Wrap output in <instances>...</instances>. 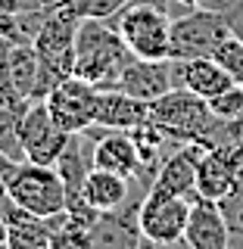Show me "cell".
Returning <instances> with one entry per match:
<instances>
[{"label":"cell","mask_w":243,"mask_h":249,"mask_svg":"<svg viewBox=\"0 0 243 249\" xmlns=\"http://www.w3.org/2000/svg\"><path fill=\"white\" fill-rule=\"evenodd\" d=\"M62 0H44V6H59Z\"/></svg>","instance_id":"1f68e13d"},{"label":"cell","mask_w":243,"mask_h":249,"mask_svg":"<svg viewBox=\"0 0 243 249\" xmlns=\"http://www.w3.org/2000/svg\"><path fill=\"white\" fill-rule=\"evenodd\" d=\"M209 109H212V115L222 119V122L243 119V84H234V88H228L224 93L212 97L209 100Z\"/></svg>","instance_id":"603a6c76"},{"label":"cell","mask_w":243,"mask_h":249,"mask_svg":"<svg viewBox=\"0 0 243 249\" xmlns=\"http://www.w3.org/2000/svg\"><path fill=\"white\" fill-rule=\"evenodd\" d=\"M190 218V199L187 196H168L159 190H147L140 202V237L156 240V243H178L184 240V228Z\"/></svg>","instance_id":"9c48e42d"},{"label":"cell","mask_w":243,"mask_h":249,"mask_svg":"<svg viewBox=\"0 0 243 249\" xmlns=\"http://www.w3.org/2000/svg\"><path fill=\"white\" fill-rule=\"evenodd\" d=\"M175 0H131L109 19L137 59H168V31Z\"/></svg>","instance_id":"3957f363"},{"label":"cell","mask_w":243,"mask_h":249,"mask_svg":"<svg viewBox=\"0 0 243 249\" xmlns=\"http://www.w3.org/2000/svg\"><path fill=\"white\" fill-rule=\"evenodd\" d=\"M6 41H0V106L6 109H25L28 100L19 97V90H16L13 84V75H10V56H6Z\"/></svg>","instance_id":"d4e9b609"},{"label":"cell","mask_w":243,"mask_h":249,"mask_svg":"<svg viewBox=\"0 0 243 249\" xmlns=\"http://www.w3.org/2000/svg\"><path fill=\"white\" fill-rule=\"evenodd\" d=\"M218 209H222V215H224V224H228L231 237L234 233L243 237V171L237 178V187H234L224 199H218Z\"/></svg>","instance_id":"cb8c5ba5"},{"label":"cell","mask_w":243,"mask_h":249,"mask_svg":"<svg viewBox=\"0 0 243 249\" xmlns=\"http://www.w3.org/2000/svg\"><path fill=\"white\" fill-rule=\"evenodd\" d=\"M203 150H209L203 140L181 143L159 165V171H156V178L150 184V190L168 193V196H187L193 202V199H197V159L203 156Z\"/></svg>","instance_id":"30bf717a"},{"label":"cell","mask_w":243,"mask_h":249,"mask_svg":"<svg viewBox=\"0 0 243 249\" xmlns=\"http://www.w3.org/2000/svg\"><path fill=\"white\" fill-rule=\"evenodd\" d=\"M3 196H6V178H0V202H3Z\"/></svg>","instance_id":"4dcf8cb0"},{"label":"cell","mask_w":243,"mask_h":249,"mask_svg":"<svg viewBox=\"0 0 243 249\" xmlns=\"http://www.w3.org/2000/svg\"><path fill=\"white\" fill-rule=\"evenodd\" d=\"M150 119V103L134 100L122 90H100L93 128L100 131H134Z\"/></svg>","instance_id":"2e32d148"},{"label":"cell","mask_w":243,"mask_h":249,"mask_svg":"<svg viewBox=\"0 0 243 249\" xmlns=\"http://www.w3.org/2000/svg\"><path fill=\"white\" fill-rule=\"evenodd\" d=\"M134 59L122 35L103 19H81L75 31V78L100 90H112L122 69Z\"/></svg>","instance_id":"6da1fadb"},{"label":"cell","mask_w":243,"mask_h":249,"mask_svg":"<svg viewBox=\"0 0 243 249\" xmlns=\"http://www.w3.org/2000/svg\"><path fill=\"white\" fill-rule=\"evenodd\" d=\"M78 22L72 13L50 6L47 19L41 22L37 35L31 37L37 56V81H35V93H31V103L35 100H47V93L56 88L59 81L72 78L75 72V31Z\"/></svg>","instance_id":"7a4b0ae2"},{"label":"cell","mask_w":243,"mask_h":249,"mask_svg":"<svg viewBox=\"0 0 243 249\" xmlns=\"http://www.w3.org/2000/svg\"><path fill=\"white\" fill-rule=\"evenodd\" d=\"M93 134H97V143H93V168L115 171V175L134 181L140 175V153H137V143L131 137V131L93 128Z\"/></svg>","instance_id":"9a60e30c"},{"label":"cell","mask_w":243,"mask_h":249,"mask_svg":"<svg viewBox=\"0 0 243 249\" xmlns=\"http://www.w3.org/2000/svg\"><path fill=\"white\" fill-rule=\"evenodd\" d=\"M175 3H178V0H175Z\"/></svg>","instance_id":"d6a6232c"},{"label":"cell","mask_w":243,"mask_h":249,"mask_svg":"<svg viewBox=\"0 0 243 249\" xmlns=\"http://www.w3.org/2000/svg\"><path fill=\"white\" fill-rule=\"evenodd\" d=\"M150 122L159 124L168 137L190 143V140H203L209 146V137L218 128V119L209 109V100L197 97L190 90L171 88L168 93H162L159 100L150 103Z\"/></svg>","instance_id":"277c9868"},{"label":"cell","mask_w":243,"mask_h":249,"mask_svg":"<svg viewBox=\"0 0 243 249\" xmlns=\"http://www.w3.org/2000/svg\"><path fill=\"white\" fill-rule=\"evenodd\" d=\"M16 165H19V162H13L10 156H3V153H0V178H10Z\"/></svg>","instance_id":"f1b7e54d"},{"label":"cell","mask_w":243,"mask_h":249,"mask_svg":"<svg viewBox=\"0 0 243 249\" xmlns=\"http://www.w3.org/2000/svg\"><path fill=\"white\" fill-rule=\"evenodd\" d=\"M6 196L37 218H53L66 212V187L53 165H37L28 159L19 162L6 178Z\"/></svg>","instance_id":"5b68a950"},{"label":"cell","mask_w":243,"mask_h":249,"mask_svg":"<svg viewBox=\"0 0 243 249\" xmlns=\"http://www.w3.org/2000/svg\"><path fill=\"white\" fill-rule=\"evenodd\" d=\"M187 10H209V13H222V16H231L243 10V0H178Z\"/></svg>","instance_id":"4316f807"},{"label":"cell","mask_w":243,"mask_h":249,"mask_svg":"<svg viewBox=\"0 0 243 249\" xmlns=\"http://www.w3.org/2000/svg\"><path fill=\"white\" fill-rule=\"evenodd\" d=\"M19 140H22V153H25L28 162L56 165L62 146L69 140V131H62L53 122V115H50L44 100H35V103L25 106V112L19 119Z\"/></svg>","instance_id":"ba28073f"},{"label":"cell","mask_w":243,"mask_h":249,"mask_svg":"<svg viewBox=\"0 0 243 249\" xmlns=\"http://www.w3.org/2000/svg\"><path fill=\"white\" fill-rule=\"evenodd\" d=\"M97 100H100V88L88 84L84 78H66L56 88L47 93V109H50L53 122L69 134L93 128V115H97Z\"/></svg>","instance_id":"52a82bcc"},{"label":"cell","mask_w":243,"mask_h":249,"mask_svg":"<svg viewBox=\"0 0 243 249\" xmlns=\"http://www.w3.org/2000/svg\"><path fill=\"white\" fill-rule=\"evenodd\" d=\"M134 190V181L115 175V171H103V168H93L88 178H84V187H81V199L93 206L97 212H112L119 209L125 199L131 196Z\"/></svg>","instance_id":"ac0fdd59"},{"label":"cell","mask_w":243,"mask_h":249,"mask_svg":"<svg viewBox=\"0 0 243 249\" xmlns=\"http://www.w3.org/2000/svg\"><path fill=\"white\" fill-rule=\"evenodd\" d=\"M0 215L10 224V240H6V249H50V224L47 218H37L19 209L10 196H3L0 202Z\"/></svg>","instance_id":"e0dca14e"},{"label":"cell","mask_w":243,"mask_h":249,"mask_svg":"<svg viewBox=\"0 0 243 249\" xmlns=\"http://www.w3.org/2000/svg\"><path fill=\"white\" fill-rule=\"evenodd\" d=\"M25 109H6L0 106V153L10 156L13 162H25L22 153V140H19V119Z\"/></svg>","instance_id":"44dd1931"},{"label":"cell","mask_w":243,"mask_h":249,"mask_svg":"<svg viewBox=\"0 0 243 249\" xmlns=\"http://www.w3.org/2000/svg\"><path fill=\"white\" fill-rule=\"evenodd\" d=\"M50 249H91V231L69 224V218H62V224L50 233Z\"/></svg>","instance_id":"484cf974"},{"label":"cell","mask_w":243,"mask_h":249,"mask_svg":"<svg viewBox=\"0 0 243 249\" xmlns=\"http://www.w3.org/2000/svg\"><path fill=\"white\" fill-rule=\"evenodd\" d=\"M231 22L222 13L209 10H187L184 16L171 19L168 31V59H197L212 56L215 47L231 37Z\"/></svg>","instance_id":"8992f818"},{"label":"cell","mask_w":243,"mask_h":249,"mask_svg":"<svg viewBox=\"0 0 243 249\" xmlns=\"http://www.w3.org/2000/svg\"><path fill=\"white\" fill-rule=\"evenodd\" d=\"M184 243L190 249H231V231L215 199L197 196L190 202V218L184 228Z\"/></svg>","instance_id":"5bb4252c"},{"label":"cell","mask_w":243,"mask_h":249,"mask_svg":"<svg viewBox=\"0 0 243 249\" xmlns=\"http://www.w3.org/2000/svg\"><path fill=\"white\" fill-rule=\"evenodd\" d=\"M112 90H122L134 100H144V103H153V100H159L162 93L171 90V59H137L134 56L122 69Z\"/></svg>","instance_id":"8fae6325"},{"label":"cell","mask_w":243,"mask_h":249,"mask_svg":"<svg viewBox=\"0 0 243 249\" xmlns=\"http://www.w3.org/2000/svg\"><path fill=\"white\" fill-rule=\"evenodd\" d=\"M171 88L212 100L228 88H234V81L212 56H197V59H171Z\"/></svg>","instance_id":"7c38bea8"},{"label":"cell","mask_w":243,"mask_h":249,"mask_svg":"<svg viewBox=\"0 0 243 249\" xmlns=\"http://www.w3.org/2000/svg\"><path fill=\"white\" fill-rule=\"evenodd\" d=\"M131 0H62L59 10L72 13L75 19H103V22H109Z\"/></svg>","instance_id":"ffe728a7"},{"label":"cell","mask_w":243,"mask_h":249,"mask_svg":"<svg viewBox=\"0 0 243 249\" xmlns=\"http://www.w3.org/2000/svg\"><path fill=\"white\" fill-rule=\"evenodd\" d=\"M6 240H10V224H6V218L0 215V249H6Z\"/></svg>","instance_id":"f546056e"},{"label":"cell","mask_w":243,"mask_h":249,"mask_svg":"<svg viewBox=\"0 0 243 249\" xmlns=\"http://www.w3.org/2000/svg\"><path fill=\"white\" fill-rule=\"evenodd\" d=\"M93 143H97L93 128L78 131V134H69L66 146H62V153L56 159V165H53L59 171V178H62V187H66V202L81 199L84 178L93 171Z\"/></svg>","instance_id":"4fadbf2b"},{"label":"cell","mask_w":243,"mask_h":249,"mask_svg":"<svg viewBox=\"0 0 243 249\" xmlns=\"http://www.w3.org/2000/svg\"><path fill=\"white\" fill-rule=\"evenodd\" d=\"M212 59L231 75V81H234V84H243V41H240L237 35L224 37V41L215 47Z\"/></svg>","instance_id":"7402d4cb"},{"label":"cell","mask_w":243,"mask_h":249,"mask_svg":"<svg viewBox=\"0 0 243 249\" xmlns=\"http://www.w3.org/2000/svg\"><path fill=\"white\" fill-rule=\"evenodd\" d=\"M0 10L22 16V13H35V10H47L44 0H0Z\"/></svg>","instance_id":"83f0119b"},{"label":"cell","mask_w":243,"mask_h":249,"mask_svg":"<svg viewBox=\"0 0 243 249\" xmlns=\"http://www.w3.org/2000/svg\"><path fill=\"white\" fill-rule=\"evenodd\" d=\"M6 56H10V75L13 84L19 90L22 100L31 103V93H35V81H37V56L31 44H10L6 47Z\"/></svg>","instance_id":"d6986e66"}]
</instances>
